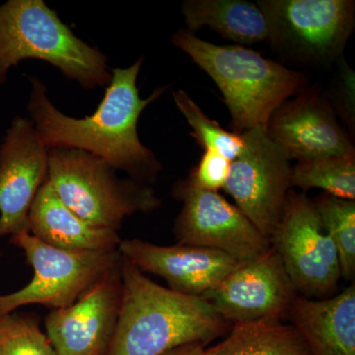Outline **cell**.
I'll return each mask as SVG.
<instances>
[{"instance_id": "cell-3", "label": "cell", "mask_w": 355, "mask_h": 355, "mask_svg": "<svg viewBox=\"0 0 355 355\" xmlns=\"http://www.w3.org/2000/svg\"><path fill=\"white\" fill-rule=\"evenodd\" d=\"M172 44L216 83L230 113L231 128L238 135L266 128L272 114L308 83L302 72L239 44L218 46L186 29L173 35Z\"/></svg>"}, {"instance_id": "cell-17", "label": "cell", "mask_w": 355, "mask_h": 355, "mask_svg": "<svg viewBox=\"0 0 355 355\" xmlns=\"http://www.w3.org/2000/svg\"><path fill=\"white\" fill-rule=\"evenodd\" d=\"M29 231L51 246L70 251H112L121 241L118 231L93 225L70 210L48 180L33 202Z\"/></svg>"}, {"instance_id": "cell-20", "label": "cell", "mask_w": 355, "mask_h": 355, "mask_svg": "<svg viewBox=\"0 0 355 355\" xmlns=\"http://www.w3.org/2000/svg\"><path fill=\"white\" fill-rule=\"evenodd\" d=\"M291 187L322 189L333 197L355 198V153L343 156L298 161L291 168Z\"/></svg>"}, {"instance_id": "cell-14", "label": "cell", "mask_w": 355, "mask_h": 355, "mask_svg": "<svg viewBox=\"0 0 355 355\" xmlns=\"http://www.w3.org/2000/svg\"><path fill=\"white\" fill-rule=\"evenodd\" d=\"M268 137L287 158L298 161L335 157L355 153L335 109L319 89L302 90L270 116Z\"/></svg>"}, {"instance_id": "cell-4", "label": "cell", "mask_w": 355, "mask_h": 355, "mask_svg": "<svg viewBox=\"0 0 355 355\" xmlns=\"http://www.w3.org/2000/svg\"><path fill=\"white\" fill-rule=\"evenodd\" d=\"M25 60L48 62L88 90L111 83L104 53L77 38L43 0L0 4V85Z\"/></svg>"}, {"instance_id": "cell-5", "label": "cell", "mask_w": 355, "mask_h": 355, "mask_svg": "<svg viewBox=\"0 0 355 355\" xmlns=\"http://www.w3.org/2000/svg\"><path fill=\"white\" fill-rule=\"evenodd\" d=\"M116 172L85 151L49 150L46 180L64 205L93 225L118 231L125 217L157 209L160 200L153 189Z\"/></svg>"}, {"instance_id": "cell-7", "label": "cell", "mask_w": 355, "mask_h": 355, "mask_svg": "<svg viewBox=\"0 0 355 355\" xmlns=\"http://www.w3.org/2000/svg\"><path fill=\"white\" fill-rule=\"evenodd\" d=\"M10 241L23 250L34 277L19 291L0 295V316L26 305L67 307L123 261L118 250L70 251L51 246L30 232L11 236Z\"/></svg>"}, {"instance_id": "cell-15", "label": "cell", "mask_w": 355, "mask_h": 355, "mask_svg": "<svg viewBox=\"0 0 355 355\" xmlns=\"http://www.w3.org/2000/svg\"><path fill=\"white\" fill-rule=\"evenodd\" d=\"M118 251L140 272L163 277L172 291L197 297L216 288L241 263L209 248L159 246L139 239L121 240Z\"/></svg>"}, {"instance_id": "cell-19", "label": "cell", "mask_w": 355, "mask_h": 355, "mask_svg": "<svg viewBox=\"0 0 355 355\" xmlns=\"http://www.w3.org/2000/svg\"><path fill=\"white\" fill-rule=\"evenodd\" d=\"M207 352L209 355H312L300 333L280 319L232 324L227 336Z\"/></svg>"}, {"instance_id": "cell-9", "label": "cell", "mask_w": 355, "mask_h": 355, "mask_svg": "<svg viewBox=\"0 0 355 355\" xmlns=\"http://www.w3.org/2000/svg\"><path fill=\"white\" fill-rule=\"evenodd\" d=\"M241 135L244 149L231 163L230 176L223 190L270 241L291 190L292 167L266 128H257Z\"/></svg>"}, {"instance_id": "cell-11", "label": "cell", "mask_w": 355, "mask_h": 355, "mask_svg": "<svg viewBox=\"0 0 355 355\" xmlns=\"http://www.w3.org/2000/svg\"><path fill=\"white\" fill-rule=\"evenodd\" d=\"M296 296L297 291L272 246L259 258L240 263L202 298L232 324L286 318Z\"/></svg>"}, {"instance_id": "cell-21", "label": "cell", "mask_w": 355, "mask_h": 355, "mask_svg": "<svg viewBox=\"0 0 355 355\" xmlns=\"http://www.w3.org/2000/svg\"><path fill=\"white\" fill-rule=\"evenodd\" d=\"M313 203L338 251L342 277L352 279L355 272L354 200L326 193Z\"/></svg>"}, {"instance_id": "cell-18", "label": "cell", "mask_w": 355, "mask_h": 355, "mask_svg": "<svg viewBox=\"0 0 355 355\" xmlns=\"http://www.w3.org/2000/svg\"><path fill=\"white\" fill-rule=\"evenodd\" d=\"M182 14L187 31L195 34L209 27L236 44H253L268 41V23L257 4L245 0H186Z\"/></svg>"}, {"instance_id": "cell-8", "label": "cell", "mask_w": 355, "mask_h": 355, "mask_svg": "<svg viewBox=\"0 0 355 355\" xmlns=\"http://www.w3.org/2000/svg\"><path fill=\"white\" fill-rule=\"evenodd\" d=\"M270 242L297 293L317 297L338 287L342 277L338 251L314 203L304 193L289 191Z\"/></svg>"}, {"instance_id": "cell-13", "label": "cell", "mask_w": 355, "mask_h": 355, "mask_svg": "<svg viewBox=\"0 0 355 355\" xmlns=\"http://www.w3.org/2000/svg\"><path fill=\"white\" fill-rule=\"evenodd\" d=\"M121 266L105 273L71 305L53 309L46 316V336L57 355L104 354L120 311Z\"/></svg>"}, {"instance_id": "cell-24", "label": "cell", "mask_w": 355, "mask_h": 355, "mask_svg": "<svg viewBox=\"0 0 355 355\" xmlns=\"http://www.w3.org/2000/svg\"><path fill=\"white\" fill-rule=\"evenodd\" d=\"M231 163L220 154L205 150L188 180L202 190L218 191L224 188L230 176Z\"/></svg>"}, {"instance_id": "cell-6", "label": "cell", "mask_w": 355, "mask_h": 355, "mask_svg": "<svg viewBox=\"0 0 355 355\" xmlns=\"http://www.w3.org/2000/svg\"><path fill=\"white\" fill-rule=\"evenodd\" d=\"M270 46L299 64L329 67L340 58L354 32L352 0H259Z\"/></svg>"}, {"instance_id": "cell-25", "label": "cell", "mask_w": 355, "mask_h": 355, "mask_svg": "<svg viewBox=\"0 0 355 355\" xmlns=\"http://www.w3.org/2000/svg\"><path fill=\"white\" fill-rule=\"evenodd\" d=\"M338 98L335 108L349 128L354 125V73L343 60L340 62V74L336 83Z\"/></svg>"}, {"instance_id": "cell-12", "label": "cell", "mask_w": 355, "mask_h": 355, "mask_svg": "<svg viewBox=\"0 0 355 355\" xmlns=\"http://www.w3.org/2000/svg\"><path fill=\"white\" fill-rule=\"evenodd\" d=\"M48 170L49 149L31 120L14 119L0 144V238L30 232V210Z\"/></svg>"}, {"instance_id": "cell-2", "label": "cell", "mask_w": 355, "mask_h": 355, "mask_svg": "<svg viewBox=\"0 0 355 355\" xmlns=\"http://www.w3.org/2000/svg\"><path fill=\"white\" fill-rule=\"evenodd\" d=\"M116 328L103 355H162L188 343L205 345L232 326L207 301L155 284L123 258Z\"/></svg>"}, {"instance_id": "cell-22", "label": "cell", "mask_w": 355, "mask_h": 355, "mask_svg": "<svg viewBox=\"0 0 355 355\" xmlns=\"http://www.w3.org/2000/svg\"><path fill=\"white\" fill-rule=\"evenodd\" d=\"M173 99L193 128V137L205 150L220 154L231 162L242 153L244 149L242 135L227 132L217 121L210 120L186 91H174Z\"/></svg>"}, {"instance_id": "cell-10", "label": "cell", "mask_w": 355, "mask_h": 355, "mask_svg": "<svg viewBox=\"0 0 355 355\" xmlns=\"http://www.w3.org/2000/svg\"><path fill=\"white\" fill-rule=\"evenodd\" d=\"M175 193L183 202L175 223L179 244L216 250L240 263L259 258L272 248V242L218 191L202 190L187 180L178 184Z\"/></svg>"}, {"instance_id": "cell-26", "label": "cell", "mask_w": 355, "mask_h": 355, "mask_svg": "<svg viewBox=\"0 0 355 355\" xmlns=\"http://www.w3.org/2000/svg\"><path fill=\"white\" fill-rule=\"evenodd\" d=\"M162 355H209L202 343H188L169 350Z\"/></svg>"}, {"instance_id": "cell-16", "label": "cell", "mask_w": 355, "mask_h": 355, "mask_svg": "<svg viewBox=\"0 0 355 355\" xmlns=\"http://www.w3.org/2000/svg\"><path fill=\"white\" fill-rule=\"evenodd\" d=\"M287 319L312 355H355V286L331 298L296 296Z\"/></svg>"}, {"instance_id": "cell-23", "label": "cell", "mask_w": 355, "mask_h": 355, "mask_svg": "<svg viewBox=\"0 0 355 355\" xmlns=\"http://www.w3.org/2000/svg\"><path fill=\"white\" fill-rule=\"evenodd\" d=\"M0 355H57L48 336L30 318L0 316Z\"/></svg>"}, {"instance_id": "cell-1", "label": "cell", "mask_w": 355, "mask_h": 355, "mask_svg": "<svg viewBox=\"0 0 355 355\" xmlns=\"http://www.w3.org/2000/svg\"><path fill=\"white\" fill-rule=\"evenodd\" d=\"M144 58L125 69H111V83L95 113L84 119L71 118L51 103L46 86L30 77L31 93L27 105L30 120L40 139L50 150L78 149L102 160L135 181L151 182L161 165L153 151L140 141L137 123L149 104L166 88H159L146 99L139 96L137 81Z\"/></svg>"}]
</instances>
